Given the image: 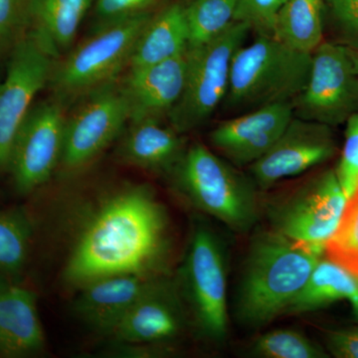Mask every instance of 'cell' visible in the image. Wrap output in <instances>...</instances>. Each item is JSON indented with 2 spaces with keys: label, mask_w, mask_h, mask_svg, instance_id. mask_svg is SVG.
I'll list each match as a JSON object with an SVG mask.
<instances>
[{
  "label": "cell",
  "mask_w": 358,
  "mask_h": 358,
  "mask_svg": "<svg viewBox=\"0 0 358 358\" xmlns=\"http://www.w3.org/2000/svg\"><path fill=\"white\" fill-rule=\"evenodd\" d=\"M86 219L63 271L71 288L114 275H166L169 217L150 186L129 185L113 192Z\"/></svg>",
  "instance_id": "6da1fadb"
},
{
  "label": "cell",
  "mask_w": 358,
  "mask_h": 358,
  "mask_svg": "<svg viewBox=\"0 0 358 358\" xmlns=\"http://www.w3.org/2000/svg\"><path fill=\"white\" fill-rule=\"evenodd\" d=\"M324 248L294 241L274 230L256 236L237 289L235 310L240 322L259 327L285 315Z\"/></svg>",
  "instance_id": "7a4b0ae2"
},
{
  "label": "cell",
  "mask_w": 358,
  "mask_h": 358,
  "mask_svg": "<svg viewBox=\"0 0 358 358\" xmlns=\"http://www.w3.org/2000/svg\"><path fill=\"white\" fill-rule=\"evenodd\" d=\"M169 176L188 203L230 229L246 232L255 224L258 200L254 181L201 143L186 148Z\"/></svg>",
  "instance_id": "3957f363"
},
{
  "label": "cell",
  "mask_w": 358,
  "mask_h": 358,
  "mask_svg": "<svg viewBox=\"0 0 358 358\" xmlns=\"http://www.w3.org/2000/svg\"><path fill=\"white\" fill-rule=\"evenodd\" d=\"M310 63L312 54L294 50L275 37L258 35L233 57L225 106L241 110L293 103L307 84Z\"/></svg>",
  "instance_id": "277c9868"
},
{
  "label": "cell",
  "mask_w": 358,
  "mask_h": 358,
  "mask_svg": "<svg viewBox=\"0 0 358 358\" xmlns=\"http://www.w3.org/2000/svg\"><path fill=\"white\" fill-rule=\"evenodd\" d=\"M152 15L147 11L100 24L93 36L54 65L50 84L56 98L64 102L117 81Z\"/></svg>",
  "instance_id": "5b68a950"
},
{
  "label": "cell",
  "mask_w": 358,
  "mask_h": 358,
  "mask_svg": "<svg viewBox=\"0 0 358 358\" xmlns=\"http://www.w3.org/2000/svg\"><path fill=\"white\" fill-rule=\"evenodd\" d=\"M249 31L244 23L233 21L215 38L188 47L185 89L169 115L171 127L178 133L199 128L223 102L229 86L233 57Z\"/></svg>",
  "instance_id": "8992f818"
},
{
  "label": "cell",
  "mask_w": 358,
  "mask_h": 358,
  "mask_svg": "<svg viewBox=\"0 0 358 358\" xmlns=\"http://www.w3.org/2000/svg\"><path fill=\"white\" fill-rule=\"evenodd\" d=\"M226 277L222 242L209 228L197 226L176 282L195 327L212 341L227 334Z\"/></svg>",
  "instance_id": "52a82bcc"
},
{
  "label": "cell",
  "mask_w": 358,
  "mask_h": 358,
  "mask_svg": "<svg viewBox=\"0 0 358 358\" xmlns=\"http://www.w3.org/2000/svg\"><path fill=\"white\" fill-rule=\"evenodd\" d=\"M294 115L334 126L348 121L358 108V75L352 50L322 42L312 53L307 84L293 101Z\"/></svg>",
  "instance_id": "ba28073f"
},
{
  "label": "cell",
  "mask_w": 358,
  "mask_h": 358,
  "mask_svg": "<svg viewBox=\"0 0 358 358\" xmlns=\"http://www.w3.org/2000/svg\"><path fill=\"white\" fill-rule=\"evenodd\" d=\"M54 60L31 32L13 47L6 76L0 84V173L8 171L14 141L33 101L50 82Z\"/></svg>",
  "instance_id": "9c48e42d"
},
{
  "label": "cell",
  "mask_w": 358,
  "mask_h": 358,
  "mask_svg": "<svg viewBox=\"0 0 358 358\" xmlns=\"http://www.w3.org/2000/svg\"><path fill=\"white\" fill-rule=\"evenodd\" d=\"M348 199L336 171H327L268 209L273 230L284 236L326 247L338 229Z\"/></svg>",
  "instance_id": "30bf717a"
},
{
  "label": "cell",
  "mask_w": 358,
  "mask_h": 358,
  "mask_svg": "<svg viewBox=\"0 0 358 358\" xmlns=\"http://www.w3.org/2000/svg\"><path fill=\"white\" fill-rule=\"evenodd\" d=\"M67 115L57 98L33 106L18 131L9 159L14 187L27 195L51 178L60 166Z\"/></svg>",
  "instance_id": "8fae6325"
},
{
  "label": "cell",
  "mask_w": 358,
  "mask_h": 358,
  "mask_svg": "<svg viewBox=\"0 0 358 358\" xmlns=\"http://www.w3.org/2000/svg\"><path fill=\"white\" fill-rule=\"evenodd\" d=\"M127 122L129 107L119 83L115 81L90 93L66 119L61 169L72 173L88 166L119 138Z\"/></svg>",
  "instance_id": "7c38bea8"
},
{
  "label": "cell",
  "mask_w": 358,
  "mask_h": 358,
  "mask_svg": "<svg viewBox=\"0 0 358 358\" xmlns=\"http://www.w3.org/2000/svg\"><path fill=\"white\" fill-rule=\"evenodd\" d=\"M178 282L162 275L122 317L110 341L115 343L171 345L189 320Z\"/></svg>",
  "instance_id": "4fadbf2b"
},
{
  "label": "cell",
  "mask_w": 358,
  "mask_h": 358,
  "mask_svg": "<svg viewBox=\"0 0 358 358\" xmlns=\"http://www.w3.org/2000/svg\"><path fill=\"white\" fill-rule=\"evenodd\" d=\"M334 152L329 127L294 115L273 147L250 166L252 178L266 189L326 162Z\"/></svg>",
  "instance_id": "5bb4252c"
},
{
  "label": "cell",
  "mask_w": 358,
  "mask_h": 358,
  "mask_svg": "<svg viewBox=\"0 0 358 358\" xmlns=\"http://www.w3.org/2000/svg\"><path fill=\"white\" fill-rule=\"evenodd\" d=\"M294 117L293 103H275L221 122L212 145L235 166H251L273 147Z\"/></svg>",
  "instance_id": "9a60e30c"
},
{
  "label": "cell",
  "mask_w": 358,
  "mask_h": 358,
  "mask_svg": "<svg viewBox=\"0 0 358 358\" xmlns=\"http://www.w3.org/2000/svg\"><path fill=\"white\" fill-rule=\"evenodd\" d=\"M188 48L185 53L154 65L128 68L119 82L129 113V122L169 115L185 86Z\"/></svg>",
  "instance_id": "2e32d148"
},
{
  "label": "cell",
  "mask_w": 358,
  "mask_h": 358,
  "mask_svg": "<svg viewBox=\"0 0 358 358\" xmlns=\"http://www.w3.org/2000/svg\"><path fill=\"white\" fill-rule=\"evenodd\" d=\"M159 277L122 274L95 280L78 289L73 310L90 329L110 338L122 317Z\"/></svg>",
  "instance_id": "e0dca14e"
},
{
  "label": "cell",
  "mask_w": 358,
  "mask_h": 358,
  "mask_svg": "<svg viewBox=\"0 0 358 358\" xmlns=\"http://www.w3.org/2000/svg\"><path fill=\"white\" fill-rule=\"evenodd\" d=\"M44 348L36 294L0 275V357H33Z\"/></svg>",
  "instance_id": "ac0fdd59"
},
{
  "label": "cell",
  "mask_w": 358,
  "mask_h": 358,
  "mask_svg": "<svg viewBox=\"0 0 358 358\" xmlns=\"http://www.w3.org/2000/svg\"><path fill=\"white\" fill-rule=\"evenodd\" d=\"M185 143L173 127L157 120L131 122L117 147V155L124 164L169 176L185 152Z\"/></svg>",
  "instance_id": "d6986e66"
},
{
  "label": "cell",
  "mask_w": 358,
  "mask_h": 358,
  "mask_svg": "<svg viewBox=\"0 0 358 358\" xmlns=\"http://www.w3.org/2000/svg\"><path fill=\"white\" fill-rule=\"evenodd\" d=\"M188 45L185 4L176 2L152 14L136 41L128 68L154 65L178 57L187 50Z\"/></svg>",
  "instance_id": "ffe728a7"
},
{
  "label": "cell",
  "mask_w": 358,
  "mask_h": 358,
  "mask_svg": "<svg viewBox=\"0 0 358 358\" xmlns=\"http://www.w3.org/2000/svg\"><path fill=\"white\" fill-rule=\"evenodd\" d=\"M94 0H30L31 33L56 56L67 48Z\"/></svg>",
  "instance_id": "44dd1931"
},
{
  "label": "cell",
  "mask_w": 358,
  "mask_h": 358,
  "mask_svg": "<svg viewBox=\"0 0 358 358\" xmlns=\"http://www.w3.org/2000/svg\"><path fill=\"white\" fill-rule=\"evenodd\" d=\"M339 300L350 301L358 315V280L329 259L320 260L285 313H305Z\"/></svg>",
  "instance_id": "7402d4cb"
},
{
  "label": "cell",
  "mask_w": 358,
  "mask_h": 358,
  "mask_svg": "<svg viewBox=\"0 0 358 358\" xmlns=\"http://www.w3.org/2000/svg\"><path fill=\"white\" fill-rule=\"evenodd\" d=\"M324 0H289L278 15L274 37L312 54L324 42Z\"/></svg>",
  "instance_id": "603a6c76"
},
{
  "label": "cell",
  "mask_w": 358,
  "mask_h": 358,
  "mask_svg": "<svg viewBox=\"0 0 358 358\" xmlns=\"http://www.w3.org/2000/svg\"><path fill=\"white\" fill-rule=\"evenodd\" d=\"M32 238L31 218L22 207L0 210V275L16 281L22 274Z\"/></svg>",
  "instance_id": "cb8c5ba5"
},
{
  "label": "cell",
  "mask_w": 358,
  "mask_h": 358,
  "mask_svg": "<svg viewBox=\"0 0 358 358\" xmlns=\"http://www.w3.org/2000/svg\"><path fill=\"white\" fill-rule=\"evenodd\" d=\"M237 0H189L185 4L189 32L188 47L217 37L234 21Z\"/></svg>",
  "instance_id": "d4e9b609"
},
{
  "label": "cell",
  "mask_w": 358,
  "mask_h": 358,
  "mask_svg": "<svg viewBox=\"0 0 358 358\" xmlns=\"http://www.w3.org/2000/svg\"><path fill=\"white\" fill-rule=\"evenodd\" d=\"M254 357L264 358H320L324 352L303 334L277 329L256 339L251 348Z\"/></svg>",
  "instance_id": "484cf974"
},
{
  "label": "cell",
  "mask_w": 358,
  "mask_h": 358,
  "mask_svg": "<svg viewBox=\"0 0 358 358\" xmlns=\"http://www.w3.org/2000/svg\"><path fill=\"white\" fill-rule=\"evenodd\" d=\"M324 251L329 260L338 265L358 259V192L346 203L338 229L327 240Z\"/></svg>",
  "instance_id": "4316f807"
},
{
  "label": "cell",
  "mask_w": 358,
  "mask_h": 358,
  "mask_svg": "<svg viewBox=\"0 0 358 358\" xmlns=\"http://www.w3.org/2000/svg\"><path fill=\"white\" fill-rule=\"evenodd\" d=\"M289 0H237L234 21L244 23L258 35L274 37L275 21Z\"/></svg>",
  "instance_id": "83f0119b"
},
{
  "label": "cell",
  "mask_w": 358,
  "mask_h": 358,
  "mask_svg": "<svg viewBox=\"0 0 358 358\" xmlns=\"http://www.w3.org/2000/svg\"><path fill=\"white\" fill-rule=\"evenodd\" d=\"M336 176L346 199H352L358 189V114L346 121L345 141Z\"/></svg>",
  "instance_id": "f1b7e54d"
},
{
  "label": "cell",
  "mask_w": 358,
  "mask_h": 358,
  "mask_svg": "<svg viewBox=\"0 0 358 358\" xmlns=\"http://www.w3.org/2000/svg\"><path fill=\"white\" fill-rule=\"evenodd\" d=\"M30 0H0V49L13 47L29 26Z\"/></svg>",
  "instance_id": "f546056e"
},
{
  "label": "cell",
  "mask_w": 358,
  "mask_h": 358,
  "mask_svg": "<svg viewBox=\"0 0 358 358\" xmlns=\"http://www.w3.org/2000/svg\"><path fill=\"white\" fill-rule=\"evenodd\" d=\"M159 0H96L95 10L100 24L150 11Z\"/></svg>",
  "instance_id": "4dcf8cb0"
},
{
  "label": "cell",
  "mask_w": 358,
  "mask_h": 358,
  "mask_svg": "<svg viewBox=\"0 0 358 358\" xmlns=\"http://www.w3.org/2000/svg\"><path fill=\"white\" fill-rule=\"evenodd\" d=\"M345 36L358 43V0H324Z\"/></svg>",
  "instance_id": "1f68e13d"
},
{
  "label": "cell",
  "mask_w": 358,
  "mask_h": 358,
  "mask_svg": "<svg viewBox=\"0 0 358 358\" xmlns=\"http://www.w3.org/2000/svg\"><path fill=\"white\" fill-rule=\"evenodd\" d=\"M110 355L117 357L145 358L166 357L171 352L169 345L155 343H115Z\"/></svg>",
  "instance_id": "d6a6232c"
},
{
  "label": "cell",
  "mask_w": 358,
  "mask_h": 358,
  "mask_svg": "<svg viewBox=\"0 0 358 358\" xmlns=\"http://www.w3.org/2000/svg\"><path fill=\"white\" fill-rule=\"evenodd\" d=\"M329 350L336 357L358 358V329H343L329 334Z\"/></svg>",
  "instance_id": "836d02e7"
},
{
  "label": "cell",
  "mask_w": 358,
  "mask_h": 358,
  "mask_svg": "<svg viewBox=\"0 0 358 358\" xmlns=\"http://www.w3.org/2000/svg\"><path fill=\"white\" fill-rule=\"evenodd\" d=\"M352 57L353 61V65H355V69L357 71L358 75V51L352 50Z\"/></svg>",
  "instance_id": "e575fe53"
},
{
  "label": "cell",
  "mask_w": 358,
  "mask_h": 358,
  "mask_svg": "<svg viewBox=\"0 0 358 358\" xmlns=\"http://www.w3.org/2000/svg\"></svg>",
  "instance_id": "d590c367"
}]
</instances>
